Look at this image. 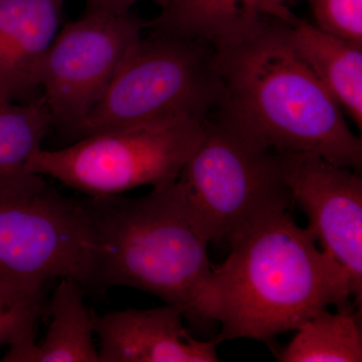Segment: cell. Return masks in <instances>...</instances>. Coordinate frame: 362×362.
I'll return each instance as SVG.
<instances>
[{
    "label": "cell",
    "instance_id": "cell-1",
    "mask_svg": "<svg viewBox=\"0 0 362 362\" xmlns=\"http://www.w3.org/2000/svg\"><path fill=\"white\" fill-rule=\"evenodd\" d=\"M228 243L230 254L213 265L192 322L220 323L218 344L237 338L270 342L330 306L358 309L347 272L288 209L262 216Z\"/></svg>",
    "mask_w": 362,
    "mask_h": 362
},
{
    "label": "cell",
    "instance_id": "cell-2",
    "mask_svg": "<svg viewBox=\"0 0 362 362\" xmlns=\"http://www.w3.org/2000/svg\"><path fill=\"white\" fill-rule=\"evenodd\" d=\"M273 21L249 39L216 47L223 98L216 115L278 153H314L361 173L362 142L289 37Z\"/></svg>",
    "mask_w": 362,
    "mask_h": 362
},
{
    "label": "cell",
    "instance_id": "cell-3",
    "mask_svg": "<svg viewBox=\"0 0 362 362\" xmlns=\"http://www.w3.org/2000/svg\"><path fill=\"white\" fill-rule=\"evenodd\" d=\"M97 252L93 291L130 287L194 322L211 265L177 180L140 197H87Z\"/></svg>",
    "mask_w": 362,
    "mask_h": 362
},
{
    "label": "cell",
    "instance_id": "cell-4",
    "mask_svg": "<svg viewBox=\"0 0 362 362\" xmlns=\"http://www.w3.org/2000/svg\"><path fill=\"white\" fill-rule=\"evenodd\" d=\"M223 98L213 45L153 33L136 42L103 98L66 136L77 141L117 126L176 118L207 121Z\"/></svg>",
    "mask_w": 362,
    "mask_h": 362
},
{
    "label": "cell",
    "instance_id": "cell-5",
    "mask_svg": "<svg viewBox=\"0 0 362 362\" xmlns=\"http://www.w3.org/2000/svg\"><path fill=\"white\" fill-rule=\"evenodd\" d=\"M177 181L192 223L207 243L228 240L293 202L277 153L218 116L209 119Z\"/></svg>",
    "mask_w": 362,
    "mask_h": 362
},
{
    "label": "cell",
    "instance_id": "cell-6",
    "mask_svg": "<svg viewBox=\"0 0 362 362\" xmlns=\"http://www.w3.org/2000/svg\"><path fill=\"white\" fill-rule=\"evenodd\" d=\"M207 122L176 118L117 126L65 148L37 150L28 170L56 178L87 197L117 195L144 185L166 187L178 180L206 134Z\"/></svg>",
    "mask_w": 362,
    "mask_h": 362
},
{
    "label": "cell",
    "instance_id": "cell-7",
    "mask_svg": "<svg viewBox=\"0 0 362 362\" xmlns=\"http://www.w3.org/2000/svg\"><path fill=\"white\" fill-rule=\"evenodd\" d=\"M97 243L87 197L49 185L21 197L0 195V290L45 298L52 279L77 281L93 291Z\"/></svg>",
    "mask_w": 362,
    "mask_h": 362
},
{
    "label": "cell",
    "instance_id": "cell-8",
    "mask_svg": "<svg viewBox=\"0 0 362 362\" xmlns=\"http://www.w3.org/2000/svg\"><path fill=\"white\" fill-rule=\"evenodd\" d=\"M145 21L133 14L85 11L61 28L40 73L52 127L68 134L103 98Z\"/></svg>",
    "mask_w": 362,
    "mask_h": 362
},
{
    "label": "cell",
    "instance_id": "cell-9",
    "mask_svg": "<svg viewBox=\"0 0 362 362\" xmlns=\"http://www.w3.org/2000/svg\"><path fill=\"white\" fill-rule=\"evenodd\" d=\"M283 178L309 220L317 244L347 272L352 299L362 302V180L314 153H278Z\"/></svg>",
    "mask_w": 362,
    "mask_h": 362
},
{
    "label": "cell",
    "instance_id": "cell-10",
    "mask_svg": "<svg viewBox=\"0 0 362 362\" xmlns=\"http://www.w3.org/2000/svg\"><path fill=\"white\" fill-rule=\"evenodd\" d=\"M175 306L128 308L97 315L99 362H216L218 343L195 339Z\"/></svg>",
    "mask_w": 362,
    "mask_h": 362
},
{
    "label": "cell",
    "instance_id": "cell-11",
    "mask_svg": "<svg viewBox=\"0 0 362 362\" xmlns=\"http://www.w3.org/2000/svg\"><path fill=\"white\" fill-rule=\"evenodd\" d=\"M66 0H0V97L33 99L47 52L63 21Z\"/></svg>",
    "mask_w": 362,
    "mask_h": 362
},
{
    "label": "cell",
    "instance_id": "cell-12",
    "mask_svg": "<svg viewBox=\"0 0 362 362\" xmlns=\"http://www.w3.org/2000/svg\"><path fill=\"white\" fill-rule=\"evenodd\" d=\"M288 0H169L153 20L152 33L202 39L214 47L249 39L273 21L296 18Z\"/></svg>",
    "mask_w": 362,
    "mask_h": 362
},
{
    "label": "cell",
    "instance_id": "cell-13",
    "mask_svg": "<svg viewBox=\"0 0 362 362\" xmlns=\"http://www.w3.org/2000/svg\"><path fill=\"white\" fill-rule=\"evenodd\" d=\"M86 290L77 281L61 279L47 305L51 323L45 339L35 342V333L9 344L6 362H99L94 343L93 312L84 302Z\"/></svg>",
    "mask_w": 362,
    "mask_h": 362
},
{
    "label": "cell",
    "instance_id": "cell-14",
    "mask_svg": "<svg viewBox=\"0 0 362 362\" xmlns=\"http://www.w3.org/2000/svg\"><path fill=\"white\" fill-rule=\"evenodd\" d=\"M293 47L351 119L362 128V45L295 18L289 25Z\"/></svg>",
    "mask_w": 362,
    "mask_h": 362
},
{
    "label": "cell",
    "instance_id": "cell-15",
    "mask_svg": "<svg viewBox=\"0 0 362 362\" xmlns=\"http://www.w3.org/2000/svg\"><path fill=\"white\" fill-rule=\"evenodd\" d=\"M52 128L44 98L13 102L0 97V195L21 197L47 187L28 162Z\"/></svg>",
    "mask_w": 362,
    "mask_h": 362
},
{
    "label": "cell",
    "instance_id": "cell-16",
    "mask_svg": "<svg viewBox=\"0 0 362 362\" xmlns=\"http://www.w3.org/2000/svg\"><path fill=\"white\" fill-rule=\"evenodd\" d=\"M322 310L298 328L278 354L282 362L362 361L361 311Z\"/></svg>",
    "mask_w": 362,
    "mask_h": 362
},
{
    "label": "cell",
    "instance_id": "cell-17",
    "mask_svg": "<svg viewBox=\"0 0 362 362\" xmlns=\"http://www.w3.org/2000/svg\"><path fill=\"white\" fill-rule=\"evenodd\" d=\"M315 26L354 44L362 45V0H305Z\"/></svg>",
    "mask_w": 362,
    "mask_h": 362
},
{
    "label": "cell",
    "instance_id": "cell-18",
    "mask_svg": "<svg viewBox=\"0 0 362 362\" xmlns=\"http://www.w3.org/2000/svg\"><path fill=\"white\" fill-rule=\"evenodd\" d=\"M45 309V298L25 299L0 290V345L37 332V321Z\"/></svg>",
    "mask_w": 362,
    "mask_h": 362
},
{
    "label": "cell",
    "instance_id": "cell-19",
    "mask_svg": "<svg viewBox=\"0 0 362 362\" xmlns=\"http://www.w3.org/2000/svg\"><path fill=\"white\" fill-rule=\"evenodd\" d=\"M142 1L153 2L163 8L168 6L169 0H86V11L126 14L131 13L135 4Z\"/></svg>",
    "mask_w": 362,
    "mask_h": 362
}]
</instances>
